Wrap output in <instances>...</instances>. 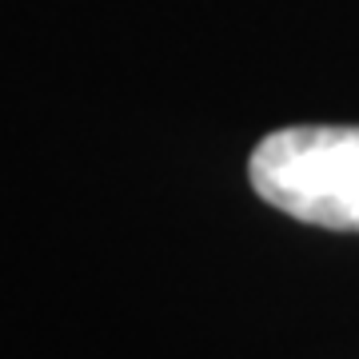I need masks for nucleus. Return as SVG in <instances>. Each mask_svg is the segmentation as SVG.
<instances>
[{
    "mask_svg": "<svg viewBox=\"0 0 359 359\" xmlns=\"http://www.w3.org/2000/svg\"><path fill=\"white\" fill-rule=\"evenodd\" d=\"M259 200L304 224L359 231V124H295L252 152Z\"/></svg>",
    "mask_w": 359,
    "mask_h": 359,
    "instance_id": "f257e3e1",
    "label": "nucleus"
}]
</instances>
